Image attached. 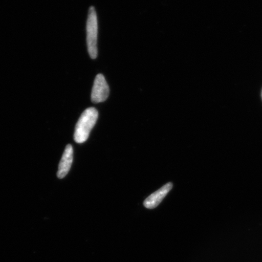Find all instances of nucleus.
<instances>
[{
    "instance_id": "1",
    "label": "nucleus",
    "mask_w": 262,
    "mask_h": 262,
    "mask_svg": "<svg viewBox=\"0 0 262 262\" xmlns=\"http://www.w3.org/2000/svg\"><path fill=\"white\" fill-rule=\"evenodd\" d=\"M98 113L96 108H88L81 115L75 126L74 140L75 142L83 143L88 140L92 129L96 124Z\"/></svg>"
},
{
    "instance_id": "2",
    "label": "nucleus",
    "mask_w": 262,
    "mask_h": 262,
    "mask_svg": "<svg viewBox=\"0 0 262 262\" xmlns=\"http://www.w3.org/2000/svg\"><path fill=\"white\" fill-rule=\"evenodd\" d=\"M86 32L88 52L91 58L96 59L98 55V21L96 9L93 6L90 8L88 12Z\"/></svg>"
},
{
    "instance_id": "3",
    "label": "nucleus",
    "mask_w": 262,
    "mask_h": 262,
    "mask_svg": "<svg viewBox=\"0 0 262 262\" xmlns=\"http://www.w3.org/2000/svg\"><path fill=\"white\" fill-rule=\"evenodd\" d=\"M110 95V88L105 78L102 74H98L95 78L93 90H92L91 100L94 103L103 102Z\"/></svg>"
},
{
    "instance_id": "4",
    "label": "nucleus",
    "mask_w": 262,
    "mask_h": 262,
    "mask_svg": "<svg viewBox=\"0 0 262 262\" xmlns=\"http://www.w3.org/2000/svg\"><path fill=\"white\" fill-rule=\"evenodd\" d=\"M172 188V183H168L163 187L159 189L158 191L154 192L150 194L145 201H144V206L147 209H154L157 207L163 199L165 198L168 192L171 191Z\"/></svg>"
},
{
    "instance_id": "5",
    "label": "nucleus",
    "mask_w": 262,
    "mask_h": 262,
    "mask_svg": "<svg viewBox=\"0 0 262 262\" xmlns=\"http://www.w3.org/2000/svg\"><path fill=\"white\" fill-rule=\"evenodd\" d=\"M73 162V148L71 145L66 147L63 156L59 164L57 177L59 179H63L68 174Z\"/></svg>"
},
{
    "instance_id": "6",
    "label": "nucleus",
    "mask_w": 262,
    "mask_h": 262,
    "mask_svg": "<svg viewBox=\"0 0 262 262\" xmlns=\"http://www.w3.org/2000/svg\"><path fill=\"white\" fill-rule=\"evenodd\" d=\"M261 98H262V91H261Z\"/></svg>"
}]
</instances>
